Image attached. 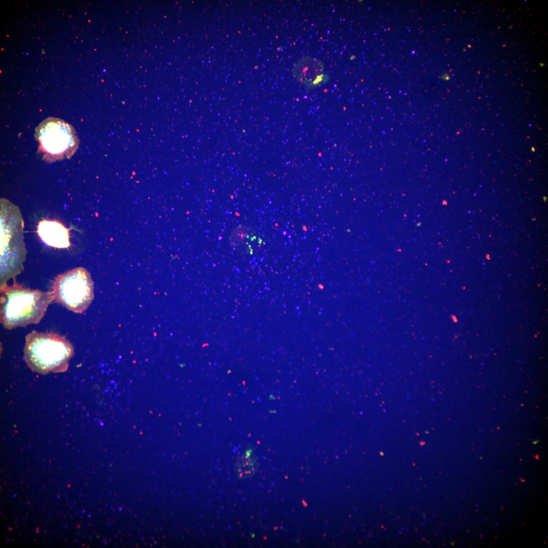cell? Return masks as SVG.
I'll use <instances>...</instances> for the list:
<instances>
[{
  "label": "cell",
  "instance_id": "cell-1",
  "mask_svg": "<svg viewBox=\"0 0 548 548\" xmlns=\"http://www.w3.org/2000/svg\"><path fill=\"white\" fill-rule=\"evenodd\" d=\"M53 301L50 292L30 289L16 284L1 286V322L7 329L37 324Z\"/></svg>",
  "mask_w": 548,
  "mask_h": 548
},
{
  "label": "cell",
  "instance_id": "cell-2",
  "mask_svg": "<svg viewBox=\"0 0 548 548\" xmlns=\"http://www.w3.org/2000/svg\"><path fill=\"white\" fill-rule=\"evenodd\" d=\"M73 354L71 343L57 333L33 330L25 337L24 358L28 366L36 372H64Z\"/></svg>",
  "mask_w": 548,
  "mask_h": 548
},
{
  "label": "cell",
  "instance_id": "cell-3",
  "mask_svg": "<svg viewBox=\"0 0 548 548\" xmlns=\"http://www.w3.org/2000/svg\"><path fill=\"white\" fill-rule=\"evenodd\" d=\"M35 136L43 159L47 162L71 157L79 140L73 127L60 119L49 117L36 129Z\"/></svg>",
  "mask_w": 548,
  "mask_h": 548
},
{
  "label": "cell",
  "instance_id": "cell-4",
  "mask_svg": "<svg viewBox=\"0 0 548 548\" xmlns=\"http://www.w3.org/2000/svg\"><path fill=\"white\" fill-rule=\"evenodd\" d=\"M50 292L53 301L74 313H82L93 299V283L85 268L77 267L56 277Z\"/></svg>",
  "mask_w": 548,
  "mask_h": 548
},
{
  "label": "cell",
  "instance_id": "cell-5",
  "mask_svg": "<svg viewBox=\"0 0 548 548\" xmlns=\"http://www.w3.org/2000/svg\"><path fill=\"white\" fill-rule=\"evenodd\" d=\"M296 79L302 85L313 88L324 83L328 77L324 72V65L319 59L304 57L299 59L293 68Z\"/></svg>",
  "mask_w": 548,
  "mask_h": 548
},
{
  "label": "cell",
  "instance_id": "cell-6",
  "mask_svg": "<svg viewBox=\"0 0 548 548\" xmlns=\"http://www.w3.org/2000/svg\"><path fill=\"white\" fill-rule=\"evenodd\" d=\"M37 231L48 246L57 248H66L70 246L68 231L59 222L44 220L39 223Z\"/></svg>",
  "mask_w": 548,
  "mask_h": 548
},
{
  "label": "cell",
  "instance_id": "cell-7",
  "mask_svg": "<svg viewBox=\"0 0 548 548\" xmlns=\"http://www.w3.org/2000/svg\"><path fill=\"white\" fill-rule=\"evenodd\" d=\"M229 244L236 252L252 255L256 243L260 244L255 231L252 228L239 225L233 229L229 236Z\"/></svg>",
  "mask_w": 548,
  "mask_h": 548
},
{
  "label": "cell",
  "instance_id": "cell-8",
  "mask_svg": "<svg viewBox=\"0 0 548 548\" xmlns=\"http://www.w3.org/2000/svg\"><path fill=\"white\" fill-rule=\"evenodd\" d=\"M257 467L256 460L246 455L237 461L235 470L238 477L244 478L252 476L256 472Z\"/></svg>",
  "mask_w": 548,
  "mask_h": 548
}]
</instances>
